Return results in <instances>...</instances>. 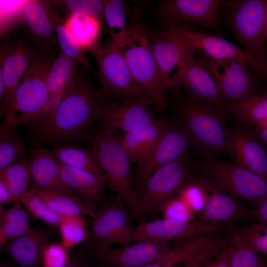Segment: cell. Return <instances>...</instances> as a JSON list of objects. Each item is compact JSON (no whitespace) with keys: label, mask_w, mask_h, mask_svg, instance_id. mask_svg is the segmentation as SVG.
<instances>
[{"label":"cell","mask_w":267,"mask_h":267,"mask_svg":"<svg viewBox=\"0 0 267 267\" xmlns=\"http://www.w3.org/2000/svg\"><path fill=\"white\" fill-rule=\"evenodd\" d=\"M28 160L31 186L76 196L63 182L60 175L61 163L53 156L50 149L42 146L34 147L30 152Z\"/></svg>","instance_id":"cell-24"},{"label":"cell","mask_w":267,"mask_h":267,"mask_svg":"<svg viewBox=\"0 0 267 267\" xmlns=\"http://www.w3.org/2000/svg\"><path fill=\"white\" fill-rule=\"evenodd\" d=\"M103 18L108 27L110 37L123 33L127 28V9L125 2L121 0H103Z\"/></svg>","instance_id":"cell-42"},{"label":"cell","mask_w":267,"mask_h":267,"mask_svg":"<svg viewBox=\"0 0 267 267\" xmlns=\"http://www.w3.org/2000/svg\"><path fill=\"white\" fill-rule=\"evenodd\" d=\"M197 168L219 188L257 207L267 196V179L237 163L201 155Z\"/></svg>","instance_id":"cell-8"},{"label":"cell","mask_w":267,"mask_h":267,"mask_svg":"<svg viewBox=\"0 0 267 267\" xmlns=\"http://www.w3.org/2000/svg\"><path fill=\"white\" fill-rule=\"evenodd\" d=\"M85 68L56 107L30 126L31 141L36 146L51 148L65 145L89 143L103 99L91 84Z\"/></svg>","instance_id":"cell-1"},{"label":"cell","mask_w":267,"mask_h":267,"mask_svg":"<svg viewBox=\"0 0 267 267\" xmlns=\"http://www.w3.org/2000/svg\"><path fill=\"white\" fill-rule=\"evenodd\" d=\"M126 205L117 197L104 199L92 218L88 249L111 247L132 243L135 226ZM134 218V217H133Z\"/></svg>","instance_id":"cell-9"},{"label":"cell","mask_w":267,"mask_h":267,"mask_svg":"<svg viewBox=\"0 0 267 267\" xmlns=\"http://www.w3.org/2000/svg\"><path fill=\"white\" fill-rule=\"evenodd\" d=\"M264 40L265 42H266L267 41V8L266 10L265 20Z\"/></svg>","instance_id":"cell-53"},{"label":"cell","mask_w":267,"mask_h":267,"mask_svg":"<svg viewBox=\"0 0 267 267\" xmlns=\"http://www.w3.org/2000/svg\"><path fill=\"white\" fill-rule=\"evenodd\" d=\"M148 36L154 56L162 71L169 75L186 56L195 54L196 50L186 38L173 25L154 31L148 27Z\"/></svg>","instance_id":"cell-21"},{"label":"cell","mask_w":267,"mask_h":267,"mask_svg":"<svg viewBox=\"0 0 267 267\" xmlns=\"http://www.w3.org/2000/svg\"><path fill=\"white\" fill-rule=\"evenodd\" d=\"M232 267H267L257 254L249 250L232 247Z\"/></svg>","instance_id":"cell-46"},{"label":"cell","mask_w":267,"mask_h":267,"mask_svg":"<svg viewBox=\"0 0 267 267\" xmlns=\"http://www.w3.org/2000/svg\"><path fill=\"white\" fill-rule=\"evenodd\" d=\"M55 53L43 52L26 74L6 108L0 139L19 127L32 126L44 116L48 98L46 76Z\"/></svg>","instance_id":"cell-5"},{"label":"cell","mask_w":267,"mask_h":267,"mask_svg":"<svg viewBox=\"0 0 267 267\" xmlns=\"http://www.w3.org/2000/svg\"><path fill=\"white\" fill-rule=\"evenodd\" d=\"M60 175L68 188L92 209L95 210L104 200L106 183L94 175L61 163Z\"/></svg>","instance_id":"cell-26"},{"label":"cell","mask_w":267,"mask_h":267,"mask_svg":"<svg viewBox=\"0 0 267 267\" xmlns=\"http://www.w3.org/2000/svg\"><path fill=\"white\" fill-rule=\"evenodd\" d=\"M191 168L189 152L158 169L146 179L137 192L140 211L144 219L178 193L189 180Z\"/></svg>","instance_id":"cell-10"},{"label":"cell","mask_w":267,"mask_h":267,"mask_svg":"<svg viewBox=\"0 0 267 267\" xmlns=\"http://www.w3.org/2000/svg\"><path fill=\"white\" fill-rule=\"evenodd\" d=\"M222 0H166L157 7L158 16L166 24L181 21L194 22L219 32L222 30L220 17Z\"/></svg>","instance_id":"cell-16"},{"label":"cell","mask_w":267,"mask_h":267,"mask_svg":"<svg viewBox=\"0 0 267 267\" xmlns=\"http://www.w3.org/2000/svg\"><path fill=\"white\" fill-rule=\"evenodd\" d=\"M0 267H20L18 266H13L11 265H1Z\"/></svg>","instance_id":"cell-55"},{"label":"cell","mask_w":267,"mask_h":267,"mask_svg":"<svg viewBox=\"0 0 267 267\" xmlns=\"http://www.w3.org/2000/svg\"><path fill=\"white\" fill-rule=\"evenodd\" d=\"M192 147L191 139L181 124L176 119L168 120L153 149L141 162L135 166L134 186L137 192L154 172L190 152Z\"/></svg>","instance_id":"cell-13"},{"label":"cell","mask_w":267,"mask_h":267,"mask_svg":"<svg viewBox=\"0 0 267 267\" xmlns=\"http://www.w3.org/2000/svg\"><path fill=\"white\" fill-rule=\"evenodd\" d=\"M42 52L17 32L5 36L0 46V75L5 85L4 98L0 105V118H3L15 91Z\"/></svg>","instance_id":"cell-12"},{"label":"cell","mask_w":267,"mask_h":267,"mask_svg":"<svg viewBox=\"0 0 267 267\" xmlns=\"http://www.w3.org/2000/svg\"><path fill=\"white\" fill-rule=\"evenodd\" d=\"M255 127H259L261 128L267 129V119L263 121L261 123H260L258 125H257Z\"/></svg>","instance_id":"cell-54"},{"label":"cell","mask_w":267,"mask_h":267,"mask_svg":"<svg viewBox=\"0 0 267 267\" xmlns=\"http://www.w3.org/2000/svg\"><path fill=\"white\" fill-rule=\"evenodd\" d=\"M65 21L67 29L86 51L95 44L99 36L101 20L84 14H74Z\"/></svg>","instance_id":"cell-36"},{"label":"cell","mask_w":267,"mask_h":267,"mask_svg":"<svg viewBox=\"0 0 267 267\" xmlns=\"http://www.w3.org/2000/svg\"><path fill=\"white\" fill-rule=\"evenodd\" d=\"M19 202L34 218L41 220L50 227L58 228L65 217L51 210L30 189L21 197Z\"/></svg>","instance_id":"cell-40"},{"label":"cell","mask_w":267,"mask_h":267,"mask_svg":"<svg viewBox=\"0 0 267 267\" xmlns=\"http://www.w3.org/2000/svg\"><path fill=\"white\" fill-rule=\"evenodd\" d=\"M196 51L216 59H232L248 67L267 81V68L258 62L248 52L222 37L185 29L174 25Z\"/></svg>","instance_id":"cell-19"},{"label":"cell","mask_w":267,"mask_h":267,"mask_svg":"<svg viewBox=\"0 0 267 267\" xmlns=\"http://www.w3.org/2000/svg\"><path fill=\"white\" fill-rule=\"evenodd\" d=\"M29 189L53 211L62 216H82L92 218L95 211L79 198L66 193L30 186Z\"/></svg>","instance_id":"cell-30"},{"label":"cell","mask_w":267,"mask_h":267,"mask_svg":"<svg viewBox=\"0 0 267 267\" xmlns=\"http://www.w3.org/2000/svg\"><path fill=\"white\" fill-rule=\"evenodd\" d=\"M86 217L65 216L59 227L61 243L70 249L88 240L90 230Z\"/></svg>","instance_id":"cell-38"},{"label":"cell","mask_w":267,"mask_h":267,"mask_svg":"<svg viewBox=\"0 0 267 267\" xmlns=\"http://www.w3.org/2000/svg\"><path fill=\"white\" fill-rule=\"evenodd\" d=\"M87 263L84 260L77 257H70L67 264L64 267H87Z\"/></svg>","instance_id":"cell-51"},{"label":"cell","mask_w":267,"mask_h":267,"mask_svg":"<svg viewBox=\"0 0 267 267\" xmlns=\"http://www.w3.org/2000/svg\"><path fill=\"white\" fill-rule=\"evenodd\" d=\"M220 250L214 249L199 253L182 263L180 267H201L204 263L213 257Z\"/></svg>","instance_id":"cell-48"},{"label":"cell","mask_w":267,"mask_h":267,"mask_svg":"<svg viewBox=\"0 0 267 267\" xmlns=\"http://www.w3.org/2000/svg\"><path fill=\"white\" fill-rule=\"evenodd\" d=\"M0 179L6 184L14 203L29 189L31 179L28 158L26 156L0 170Z\"/></svg>","instance_id":"cell-35"},{"label":"cell","mask_w":267,"mask_h":267,"mask_svg":"<svg viewBox=\"0 0 267 267\" xmlns=\"http://www.w3.org/2000/svg\"><path fill=\"white\" fill-rule=\"evenodd\" d=\"M267 0H223L220 9L234 39L258 62L267 68L264 31Z\"/></svg>","instance_id":"cell-7"},{"label":"cell","mask_w":267,"mask_h":267,"mask_svg":"<svg viewBox=\"0 0 267 267\" xmlns=\"http://www.w3.org/2000/svg\"><path fill=\"white\" fill-rule=\"evenodd\" d=\"M152 102L136 100L104 101L96 118V126L112 132L124 134L149 124L156 117Z\"/></svg>","instance_id":"cell-14"},{"label":"cell","mask_w":267,"mask_h":267,"mask_svg":"<svg viewBox=\"0 0 267 267\" xmlns=\"http://www.w3.org/2000/svg\"><path fill=\"white\" fill-rule=\"evenodd\" d=\"M53 156L62 164L89 172L106 183L95 155L89 148L80 145H65L51 148Z\"/></svg>","instance_id":"cell-32"},{"label":"cell","mask_w":267,"mask_h":267,"mask_svg":"<svg viewBox=\"0 0 267 267\" xmlns=\"http://www.w3.org/2000/svg\"><path fill=\"white\" fill-rule=\"evenodd\" d=\"M227 238L218 233L203 235L189 239L142 267H176L202 252L226 245Z\"/></svg>","instance_id":"cell-27"},{"label":"cell","mask_w":267,"mask_h":267,"mask_svg":"<svg viewBox=\"0 0 267 267\" xmlns=\"http://www.w3.org/2000/svg\"><path fill=\"white\" fill-rule=\"evenodd\" d=\"M111 38L119 45L136 83L155 108L164 110L169 102L168 89L178 86L174 78L166 75L159 66L151 49L148 26L135 16L123 33Z\"/></svg>","instance_id":"cell-2"},{"label":"cell","mask_w":267,"mask_h":267,"mask_svg":"<svg viewBox=\"0 0 267 267\" xmlns=\"http://www.w3.org/2000/svg\"><path fill=\"white\" fill-rule=\"evenodd\" d=\"M116 248L88 249L89 255L102 267H142L170 248L169 242L140 241Z\"/></svg>","instance_id":"cell-17"},{"label":"cell","mask_w":267,"mask_h":267,"mask_svg":"<svg viewBox=\"0 0 267 267\" xmlns=\"http://www.w3.org/2000/svg\"><path fill=\"white\" fill-rule=\"evenodd\" d=\"M234 247L267 255V223L257 222L232 233Z\"/></svg>","instance_id":"cell-37"},{"label":"cell","mask_w":267,"mask_h":267,"mask_svg":"<svg viewBox=\"0 0 267 267\" xmlns=\"http://www.w3.org/2000/svg\"><path fill=\"white\" fill-rule=\"evenodd\" d=\"M224 109L242 124L254 128L267 119V91H259L243 100L225 104Z\"/></svg>","instance_id":"cell-33"},{"label":"cell","mask_w":267,"mask_h":267,"mask_svg":"<svg viewBox=\"0 0 267 267\" xmlns=\"http://www.w3.org/2000/svg\"><path fill=\"white\" fill-rule=\"evenodd\" d=\"M57 12H63L67 17L74 14H84L97 18H103V0H48Z\"/></svg>","instance_id":"cell-39"},{"label":"cell","mask_w":267,"mask_h":267,"mask_svg":"<svg viewBox=\"0 0 267 267\" xmlns=\"http://www.w3.org/2000/svg\"><path fill=\"white\" fill-rule=\"evenodd\" d=\"M163 218L171 219L184 222L192 219L193 211L178 196L164 203L158 210Z\"/></svg>","instance_id":"cell-43"},{"label":"cell","mask_w":267,"mask_h":267,"mask_svg":"<svg viewBox=\"0 0 267 267\" xmlns=\"http://www.w3.org/2000/svg\"><path fill=\"white\" fill-rule=\"evenodd\" d=\"M211 188L212 192L207 197L199 219L218 223L255 219L254 211L248 210L225 192Z\"/></svg>","instance_id":"cell-29"},{"label":"cell","mask_w":267,"mask_h":267,"mask_svg":"<svg viewBox=\"0 0 267 267\" xmlns=\"http://www.w3.org/2000/svg\"><path fill=\"white\" fill-rule=\"evenodd\" d=\"M86 51L97 65L99 89L104 101L136 100L153 104L135 81L119 45L111 37Z\"/></svg>","instance_id":"cell-6"},{"label":"cell","mask_w":267,"mask_h":267,"mask_svg":"<svg viewBox=\"0 0 267 267\" xmlns=\"http://www.w3.org/2000/svg\"><path fill=\"white\" fill-rule=\"evenodd\" d=\"M177 196L193 211H202L207 199L204 197L199 183L196 182L190 183L189 180L178 192Z\"/></svg>","instance_id":"cell-45"},{"label":"cell","mask_w":267,"mask_h":267,"mask_svg":"<svg viewBox=\"0 0 267 267\" xmlns=\"http://www.w3.org/2000/svg\"><path fill=\"white\" fill-rule=\"evenodd\" d=\"M53 232L49 229L33 226L24 234L7 243L1 249L20 267H37Z\"/></svg>","instance_id":"cell-23"},{"label":"cell","mask_w":267,"mask_h":267,"mask_svg":"<svg viewBox=\"0 0 267 267\" xmlns=\"http://www.w3.org/2000/svg\"><path fill=\"white\" fill-rule=\"evenodd\" d=\"M232 247L226 246L220 250L213 259L207 260L201 267H232L231 255Z\"/></svg>","instance_id":"cell-47"},{"label":"cell","mask_w":267,"mask_h":267,"mask_svg":"<svg viewBox=\"0 0 267 267\" xmlns=\"http://www.w3.org/2000/svg\"><path fill=\"white\" fill-rule=\"evenodd\" d=\"M195 54L186 56L177 67L173 76L176 84L184 86L188 93L210 102L226 114L225 104L220 98L213 78Z\"/></svg>","instance_id":"cell-20"},{"label":"cell","mask_w":267,"mask_h":267,"mask_svg":"<svg viewBox=\"0 0 267 267\" xmlns=\"http://www.w3.org/2000/svg\"><path fill=\"white\" fill-rule=\"evenodd\" d=\"M168 120L157 118L149 124L121 134V141L128 157L137 165L149 154L162 133Z\"/></svg>","instance_id":"cell-28"},{"label":"cell","mask_w":267,"mask_h":267,"mask_svg":"<svg viewBox=\"0 0 267 267\" xmlns=\"http://www.w3.org/2000/svg\"><path fill=\"white\" fill-rule=\"evenodd\" d=\"M231 130L229 153L237 163L267 179V146L240 122Z\"/></svg>","instance_id":"cell-22"},{"label":"cell","mask_w":267,"mask_h":267,"mask_svg":"<svg viewBox=\"0 0 267 267\" xmlns=\"http://www.w3.org/2000/svg\"><path fill=\"white\" fill-rule=\"evenodd\" d=\"M90 147L110 187L130 210L138 223L145 221L139 207L134 186L132 164L121 141V134L95 126L89 139Z\"/></svg>","instance_id":"cell-4"},{"label":"cell","mask_w":267,"mask_h":267,"mask_svg":"<svg viewBox=\"0 0 267 267\" xmlns=\"http://www.w3.org/2000/svg\"><path fill=\"white\" fill-rule=\"evenodd\" d=\"M20 202L5 209L0 206V248L26 233L31 227L29 213Z\"/></svg>","instance_id":"cell-34"},{"label":"cell","mask_w":267,"mask_h":267,"mask_svg":"<svg viewBox=\"0 0 267 267\" xmlns=\"http://www.w3.org/2000/svg\"><path fill=\"white\" fill-rule=\"evenodd\" d=\"M14 203V200L5 183L0 179V206Z\"/></svg>","instance_id":"cell-49"},{"label":"cell","mask_w":267,"mask_h":267,"mask_svg":"<svg viewBox=\"0 0 267 267\" xmlns=\"http://www.w3.org/2000/svg\"><path fill=\"white\" fill-rule=\"evenodd\" d=\"M196 58L213 78L224 104L243 100L259 91L255 73L245 64L232 59H216L200 51Z\"/></svg>","instance_id":"cell-11"},{"label":"cell","mask_w":267,"mask_h":267,"mask_svg":"<svg viewBox=\"0 0 267 267\" xmlns=\"http://www.w3.org/2000/svg\"><path fill=\"white\" fill-rule=\"evenodd\" d=\"M87 267H102L98 265H97V266L96 265V266H92V265H89L88 263H87Z\"/></svg>","instance_id":"cell-56"},{"label":"cell","mask_w":267,"mask_h":267,"mask_svg":"<svg viewBox=\"0 0 267 267\" xmlns=\"http://www.w3.org/2000/svg\"><path fill=\"white\" fill-rule=\"evenodd\" d=\"M27 149L16 130L0 139V170L26 157Z\"/></svg>","instance_id":"cell-41"},{"label":"cell","mask_w":267,"mask_h":267,"mask_svg":"<svg viewBox=\"0 0 267 267\" xmlns=\"http://www.w3.org/2000/svg\"><path fill=\"white\" fill-rule=\"evenodd\" d=\"M68 249L61 243H49L44 249L41 264L43 267H64L70 256Z\"/></svg>","instance_id":"cell-44"},{"label":"cell","mask_w":267,"mask_h":267,"mask_svg":"<svg viewBox=\"0 0 267 267\" xmlns=\"http://www.w3.org/2000/svg\"><path fill=\"white\" fill-rule=\"evenodd\" d=\"M252 131L254 134L267 146V129L254 127V130H252Z\"/></svg>","instance_id":"cell-52"},{"label":"cell","mask_w":267,"mask_h":267,"mask_svg":"<svg viewBox=\"0 0 267 267\" xmlns=\"http://www.w3.org/2000/svg\"><path fill=\"white\" fill-rule=\"evenodd\" d=\"M254 211L258 222L267 223V196Z\"/></svg>","instance_id":"cell-50"},{"label":"cell","mask_w":267,"mask_h":267,"mask_svg":"<svg viewBox=\"0 0 267 267\" xmlns=\"http://www.w3.org/2000/svg\"><path fill=\"white\" fill-rule=\"evenodd\" d=\"M78 65L59 49L58 55L53 60L47 74L46 83L48 98L42 119L56 107L74 85L79 71Z\"/></svg>","instance_id":"cell-25"},{"label":"cell","mask_w":267,"mask_h":267,"mask_svg":"<svg viewBox=\"0 0 267 267\" xmlns=\"http://www.w3.org/2000/svg\"><path fill=\"white\" fill-rule=\"evenodd\" d=\"M174 110L201 155L217 157L229 153L231 130L227 126L225 113L187 92L176 100Z\"/></svg>","instance_id":"cell-3"},{"label":"cell","mask_w":267,"mask_h":267,"mask_svg":"<svg viewBox=\"0 0 267 267\" xmlns=\"http://www.w3.org/2000/svg\"><path fill=\"white\" fill-rule=\"evenodd\" d=\"M45 2L49 19L56 33L59 49L65 55L95 75L86 54V50L66 27L64 20L56 12L48 0H45Z\"/></svg>","instance_id":"cell-31"},{"label":"cell","mask_w":267,"mask_h":267,"mask_svg":"<svg viewBox=\"0 0 267 267\" xmlns=\"http://www.w3.org/2000/svg\"><path fill=\"white\" fill-rule=\"evenodd\" d=\"M219 230L217 223L200 219L190 222L166 218L145 221L135 227L132 243L140 241L169 242L173 239H190L217 233Z\"/></svg>","instance_id":"cell-15"},{"label":"cell","mask_w":267,"mask_h":267,"mask_svg":"<svg viewBox=\"0 0 267 267\" xmlns=\"http://www.w3.org/2000/svg\"><path fill=\"white\" fill-rule=\"evenodd\" d=\"M17 23L29 42L42 52L55 53L59 44L45 0H29L20 7Z\"/></svg>","instance_id":"cell-18"}]
</instances>
